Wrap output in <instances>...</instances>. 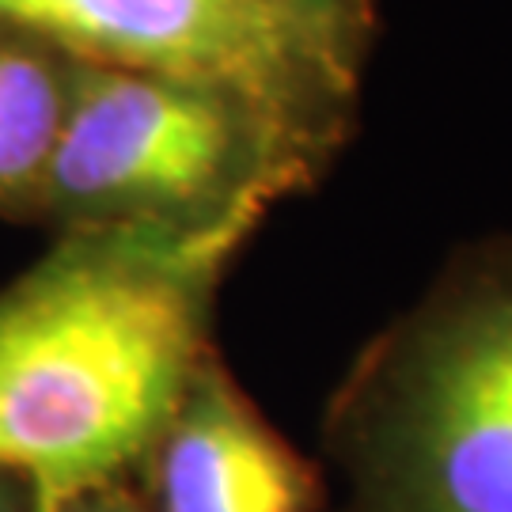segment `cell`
Returning <instances> with one entry per match:
<instances>
[{"label": "cell", "instance_id": "cell-1", "mask_svg": "<svg viewBox=\"0 0 512 512\" xmlns=\"http://www.w3.org/2000/svg\"><path fill=\"white\" fill-rule=\"evenodd\" d=\"M243 232L88 228L0 293V471L38 512L133 482L213 353Z\"/></svg>", "mask_w": 512, "mask_h": 512}, {"label": "cell", "instance_id": "cell-2", "mask_svg": "<svg viewBox=\"0 0 512 512\" xmlns=\"http://www.w3.org/2000/svg\"><path fill=\"white\" fill-rule=\"evenodd\" d=\"M342 512H512V236L463 247L323 414Z\"/></svg>", "mask_w": 512, "mask_h": 512}, {"label": "cell", "instance_id": "cell-3", "mask_svg": "<svg viewBox=\"0 0 512 512\" xmlns=\"http://www.w3.org/2000/svg\"><path fill=\"white\" fill-rule=\"evenodd\" d=\"M323 175L258 110L171 76L73 61L38 213L69 232H243Z\"/></svg>", "mask_w": 512, "mask_h": 512}, {"label": "cell", "instance_id": "cell-4", "mask_svg": "<svg viewBox=\"0 0 512 512\" xmlns=\"http://www.w3.org/2000/svg\"><path fill=\"white\" fill-rule=\"evenodd\" d=\"M0 35L232 95L315 167L349 137L357 73L315 38L293 0H0Z\"/></svg>", "mask_w": 512, "mask_h": 512}, {"label": "cell", "instance_id": "cell-5", "mask_svg": "<svg viewBox=\"0 0 512 512\" xmlns=\"http://www.w3.org/2000/svg\"><path fill=\"white\" fill-rule=\"evenodd\" d=\"M152 512H319L323 478L277 433L213 349L156 440Z\"/></svg>", "mask_w": 512, "mask_h": 512}, {"label": "cell", "instance_id": "cell-6", "mask_svg": "<svg viewBox=\"0 0 512 512\" xmlns=\"http://www.w3.org/2000/svg\"><path fill=\"white\" fill-rule=\"evenodd\" d=\"M69 76L65 54L0 35V213H38L69 110Z\"/></svg>", "mask_w": 512, "mask_h": 512}, {"label": "cell", "instance_id": "cell-7", "mask_svg": "<svg viewBox=\"0 0 512 512\" xmlns=\"http://www.w3.org/2000/svg\"><path fill=\"white\" fill-rule=\"evenodd\" d=\"M293 8L330 54L338 57L346 69L361 73L368 38L376 27L372 0H293Z\"/></svg>", "mask_w": 512, "mask_h": 512}, {"label": "cell", "instance_id": "cell-8", "mask_svg": "<svg viewBox=\"0 0 512 512\" xmlns=\"http://www.w3.org/2000/svg\"><path fill=\"white\" fill-rule=\"evenodd\" d=\"M0 512H38L35 490L12 471H0Z\"/></svg>", "mask_w": 512, "mask_h": 512}, {"label": "cell", "instance_id": "cell-9", "mask_svg": "<svg viewBox=\"0 0 512 512\" xmlns=\"http://www.w3.org/2000/svg\"><path fill=\"white\" fill-rule=\"evenodd\" d=\"M114 512H152L145 494L133 490V482H118L114 486Z\"/></svg>", "mask_w": 512, "mask_h": 512}]
</instances>
